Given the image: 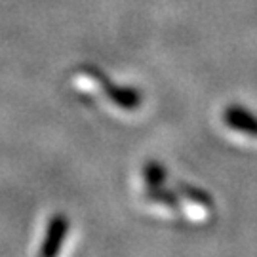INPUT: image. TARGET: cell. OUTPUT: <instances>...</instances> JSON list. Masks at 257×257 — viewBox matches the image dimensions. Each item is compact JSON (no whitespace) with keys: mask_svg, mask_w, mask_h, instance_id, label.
I'll return each mask as SVG.
<instances>
[{"mask_svg":"<svg viewBox=\"0 0 257 257\" xmlns=\"http://www.w3.org/2000/svg\"><path fill=\"white\" fill-rule=\"evenodd\" d=\"M164 177H166V172L160 164L151 162V164L145 168V179H147V183H149V189H158V187H162Z\"/></svg>","mask_w":257,"mask_h":257,"instance_id":"cell-4","label":"cell"},{"mask_svg":"<svg viewBox=\"0 0 257 257\" xmlns=\"http://www.w3.org/2000/svg\"><path fill=\"white\" fill-rule=\"evenodd\" d=\"M103 86H105V92H107V95H109L110 99L116 103L118 107H122V109L134 110V109H138L139 105H141V95H139L134 88L112 86V84H109L107 80L103 82Z\"/></svg>","mask_w":257,"mask_h":257,"instance_id":"cell-3","label":"cell"},{"mask_svg":"<svg viewBox=\"0 0 257 257\" xmlns=\"http://www.w3.org/2000/svg\"><path fill=\"white\" fill-rule=\"evenodd\" d=\"M225 124L229 128L242 132L249 138H257V116L238 105H230L225 110Z\"/></svg>","mask_w":257,"mask_h":257,"instance_id":"cell-1","label":"cell"},{"mask_svg":"<svg viewBox=\"0 0 257 257\" xmlns=\"http://www.w3.org/2000/svg\"><path fill=\"white\" fill-rule=\"evenodd\" d=\"M69 230V223L63 215H54L50 219V225H48V232H46V240H44V246L40 249L42 255H55L61 244H63V238Z\"/></svg>","mask_w":257,"mask_h":257,"instance_id":"cell-2","label":"cell"}]
</instances>
